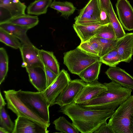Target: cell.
Masks as SVG:
<instances>
[{"instance_id": "36", "label": "cell", "mask_w": 133, "mask_h": 133, "mask_svg": "<svg viewBox=\"0 0 133 133\" xmlns=\"http://www.w3.org/2000/svg\"><path fill=\"white\" fill-rule=\"evenodd\" d=\"M100 24L105 25L110 23L109 15L103 8H100L99 17Z\"/></svg>"}, {"instance_id": "19", "label": "cell", "mask_w": 133, "mask_h": 133, "mask_svg": "<svg viewBox=\"0 0 133 133\" xmlns=\"http://www.w3.org/2000/svg\"><path fill=\"white\" fill-rule=\"evenodd\" d=\"M0 7L7 10L12 17L25 14L26 6L19 0H0Z\"/></svg>"}, {"instance_id": "10", "label": "cell", "mask_w": 133, "mask_h": 133, "mask_svg": "<svg viewBox=\"0 0 133 133\" xmlns=\"http://www.w3.org/2000/svg\"><path fill=\"white\" fill-rule=\"evenodd\" d=\"M119 21L126 30H133V8L128 0H117L116 4Z\"/></svg>"}, {"instance_id": "42", "label": "cell", "mask_w": 133, "mask_h": 133, "mask_svg": "<svg viewBox=\"0 0 133 133\" xmlns=\"http://www.w3.org/2000/svg\"><path fill=\"white\" fill-rule=\"evenodd\" d=\"M27 65L26 63L24 62L23 61L22 65L21 66L23 68H26Z\"/></svg>"}, {"instance_id": "29", "label": "cell", "mask_w": 133, "mask_h": 133, "mask_svg": "<svg viewBox=\"0 0 133 133\" xmlns=\"http://www.w3.org/2000/svg\"><path fill=\"white\" fill-rule=\"evenodd\" d=\"M100 61L110 67L116 66L121 61L118 53L117 48L114 49L100 57Z\"/></svg>"}, {"instance_id": "20", "label": "cell", "mask_w": 133, "mask_h": 133, "mask_svg": "<svg viewBox=\"0 0 133 133\" xmlns=\"http://www.w3.org/2000/svg\"><path fill=\"white\" fill-rule=\"evenodd\" d=\"M39 54L41 60L45 67L58 75L60 71L59 63L53 52L41 49Z\"/></svg>"}, {"instance_id": "34", "label": "cell", "mask_w": 133, "mask_h": 133, "mask_svg": "<svg viewBox=\"0 0 133 133\" xmlns=\"http://www.w3.org/2000/svg\"><path fill=\"white\" fill-rule=\"evenodd\" d=\"M75 24L80 25L99 24V22L91 16L84 13L79 14L75 17Z\"/></svg>"}, {"instance_id": "23", "label": "cell", "mask_w": 133, "mask_h": 133, "mask_svg": "<svg viewBox=\"0 0 133 133\" xmlns=\"http://www.w3.org/2000/svg\"><path fill=\"white\" fill-rule=\"evenodd\" d=\"M50 7L60 12L61 16L66 18L72 14L76 9L71 2L57 1L55 0L52 2Z\"/></svg>"}, {"instance_id": "5", "label": "cell", "mask_w": 133, "mask_h": 133, "mask_svg": "<svg viewBox=\"0 0 133 133\" xmlns=\"http://www.w3.org/2000/svg\"><path fill=\"white\" fill-rule=\"evenodd\" d=\"M4 92L8 108L17 116L30 119L46 128L49 127L50 123L40 117L23 102L17 95L16 91L9 90Z\"/></svg>"}, {"instance_id": "25", "label": "cell", "mask_w": 133, "mask_h": 133, "mask_svg": "<svg viewBox=\"0 0 133 133\" xmlns=\"http://www.w3.org/2000/svg\"><path fill=\"white\" fill-rule=\"evenodd\" d=\"M53 123L55 129L62 133H79V131L72 123L63 116H60L54 121Z\"/></svg>"}, {"instance_id": "21", "label": "cell", "mask_w": 133, "mask_h": 133, "mask_svg": "<svg viewBox=\"0 0 133 133\" xmlns=\"http://www.w3.org/2000/svg\"><path fill=\"white\" fill-rule=\"evenodd\" d=\"M102 63L100 61L93 63L84 69L78 76L87 83L97 80Z\"/></svg>"}, {"instance_id": "14", "label": "cell", "mask_w": 133, "mask_h": 133, "mask_svg": "<svg viewBox=\"0 0 133 133\" xmlns=\"http://www.w3.org/2000/svg\"><path fill=\"white\" fill-rule=\"evenodd\" d=\"M121 62L129 63L133 52V32L126 33L121 38L117 48Z\"/></svg>"}, {"instance_id": "26", "label": "cell", "mask_w": 133, "mask_h": 133, "mask_svg": "<svg viewBox=\"0 0 133 133\" xmlns=\"http://www.w3.org/2000/svg\"><path fill=\"white\" fill-rule=\"evenodd\" d=\"M109 17L110 24L114 29L116 38L120 39L124 37L126 33L117 17L111 2L110 4Z\"/></svg>"}, {"instance_id": "17", "label": "cell", "mask_w": 133, "mask_h": 133, "mask_svg": "<svg viewBox=\"0 0 133 133\" xmlns=\"http://www.w3.org/2000/svg\"><path fill=\"white\" fill-rule=\"evenodd\" d=\"M103 26L99 24L82 25L74 23L73 27L80 39L81 43H82L94 37L97 30Z\"/></svg>"}, {"instance_id": "39", "label": "cell", "mask_w": 133, "mask_h": 133, "mask_svg": "<svg viewBox=\"0 0 133 133\" xmlns=\"http://www.w3.org/2000/svg\"><path fill=\"white\" fill-rule=\"evenodd\" d=\"M6 104L2 95L1 92L0 93V109L2 107H4Z\"/></svg>"}, {"instance_id": "31", "label": "cell", "mask_w": 133, "mask_h": 133, "mask_svg": "<svg viewBox=\"0 0 133 133\" xmlns=\"http://www.w3.org/2000/svg\"><path fill=\"white\" fill-rule=\"evenodd\" d=\"M97 38L101 46L100 57L110 51L116 48L121 38L111 39Z\"/></svg>"}, {"instance_id": "2", "label": "cell", "mask_w": 133, "mask_h": 133, "mask_svg": "<svg viewBox=\"0 0 133 133\" xmlns=\"http://www.w3.org/2000/svg\"><path fill=\"white\" fill-rule=\"evenodd\" d=\"M103 84L107 87V90L95 98L79 104L88 109L115 110L131 95L132 89L123 87L113 81Z\"/></svg>"}, {"instance_id": "27", "label": "cell", "mask_w": 133, "mask_h": 133, "mask_svg": "<svg viewBox=\"0 0 133 133\" xmlns=\"http://www.w3.org/2000/svg\"><path fill=\"white\" fill-rule=\"evenodd\" d=\"M100 8L98 0H89L80 10L79 14L84 13L91 16L99 22Z\"/></svg>"}, {"instance_id": "41", "label": "cell", "mask_w": 133, "mask_h": 133, "mask_svg": "<svg viewBox=\"0 0 133 133\" xmlns=\"http://www.w3.org/2000/svg\"><path fill=\"white\" fill-rule=\"evenodd\" d=\"M0 133H9V132L4 128L0 126Z\"/></svg>"}, {"instance_id": "22", "label": "cell", "mask_w": 133, "mask_h": 133, "mask_svg": "<svg viewBox=\"0 0 133 133\" xmlns=\"http://www.w3.org/2000/svg\"><path fill=\"white\" fill-rule=\"evenodd\" d=\"M52 2V0H36L31 3L27 7V13L36 15L45 14Z\"/></svg>"}, {"instance_id": "18", "label": "cell", "mask_w": 133, "mask_h": 133, "mask_svg": "<svg viewBox=\"0 0 133 133\" xmlns=\"http://www.w3.org/2000/svg\"><path fill=\"white\" fill-rule=\"evenodd\" d=\"M39 22V19L37 16H33L25 14L14 17H10L0 22V23H10L29 29L37 25Z\"/></svg>"}, {"instance_id": "7", "label": "cell", "mask_w": 133, "mask_h": 133, "mask_svg": "<svg viewBox=\"0 0 133 133\" xmlns=\"http://www.w3.org/2000/svg\"><path fill=\"white\" fill-rule=\"evenodd\" d=\"M71 80L67 71L63 69L53 83L42 92L50 107L54 105L57 97Z\"/></svg>"}, {"instance_id": "6", "label": "cell", "mask_w": 133, "mask_h": 133, "mask_svg": "<svg viewBox=\"0 0 133 133\" xmlns=\"http://www.w3.org/2000/svg\"><path fill=\"white\" fill-rule=\"evenodd\" d=\"M21 99L40 117L50 122V107L42 92L24 91L20 89L16 91Z\"/></svg>"}, {"instance_id": "28", "label": "cell", "mask_w": 133, "mask_h": 133, "mask_svg": "<svg viewBox=\"0 0 133 133\" xmlns=\"http://www.w3.org/2000/svg\"><path fill=\"white\" fill-rule=\"evenodd\" d=\"M0 41L6 45L15 49L20 48L22 44L18 39L0 28Z\"/></svg>"}, {"instance_id": "43", "label": "cell", "mask_w": 133, "mask_h": 133, "mask_svg": "<svg viewBox=\"0 0 133 133\" xmlns=\"http://www.w3.org/2000/svg\"></svg>"}, {"instance_id": "40", "label": "cell", "mask_w": 133, "mask_h": 133, "mask_svg": "<svg viewBox=\"0 0 133 133\" xmlns=\"http://www.w3.org/2000/svg\"><path fill=\"white\" fill-rule=\"evenodd\" d=\"M129 129L131 133H133V113L130 119Z\"/></svg>"}, {"instance_id": "30", "label": "cell", "mask_w": 133, "mask_h": 133, "mask_svg": "<svg viewBox=\"0 0 133 133\" xmlns=\"http://www.w3.org/2000/svg\"><path fill=\"white\" fill-rule=\"evenodd\" d=\"M8 57L5 49L0 48V84L3 82L8 70Z\"/></svg>"}, {"instance_id": "4", "label": "cell", "mask_w": 133, "mask_h": 133, "mask_svg": "<svg viewBox=\"0 0 133 133\" xmlns=\"http://www.w3.org/2000/svg\"><path fill=\"white\" fill-rule=\"evenodd\" d=\"M133 113V96H131L114 111L108 124L115 133H131L130 120Z\"/></svg>"}, {"instance_id": "12", "label": "cell", "mask_w": 133, "mask_h": 133, "mask_svg": "<svg viewBox=\"0 0 133 133\" xmlns=\"http://www.w3.org/2000/svg\"><path fill=\"white\" fill-rule=\"evenodd\" d=\"M49 131L35 121L27 118L17 116L15 120L12 133H47Z\"/></svg>"}, {"instance_id": "32", "label": "cell", "mask_w": 133, "mask_h": 133, "mask_svg": "<svg viewBox=\"0 0 133 133\" xmlns=\"http://www.w3.org/2000/svg\"><path fill=\"white\" fill-rule=\"evenodd\" d=\"M0 125L5 128L9 133H12L15 123L12 121L5 109L4 107L0 109Z\"/></svg>"}, {"instance_id": "33", "label": "cell", "mask_w": 133, "mask_h": 133, "mask_svg": "<svg viewBox=\"0 0 133 133\" xmlns=\"http://www.w3.org/2000/svg\"><path fill=\"white\" fill-rule=\"evenodd\" d=\"M94 37L111 39H116L114 29L110 23L99 29Z\"/></svg>"}, {"instance_id": "9", "label": "cell", "mask_w": 133, "mask_h": 133, "mask_svg": "<svg viewBox=\"0 0 133 133\" xmlns=\"http://www.w3.org/2000/svg\"><path fill=\"white\" fill-rule=\"evenodd\" d=\"M107 90L106 86L98 80L87 83L76 97L74 102L78 104L84 103L95 98Z\"/></svg>"}, {"instance_id": "35", "label": "cell", "mask_w": 133, "mask_h": 133, "mask_svg": "<svg viewBox=\"0 0 133 133\" xmlns=\"http://www.w3.org/2000/svg\"><path fill=\"white\" fill-rule=\"evenodd\" d=\"M94 133H115L114 131L105 121L94 132Z\"/></svg>"}, {"instance_id": "3", "label": "cell", "mask_w": 133, "mask_h": 133, "mask_svg": "<svg viewBox=\"0 0 133 133\" xmlns=\"http://www.w3.org/2000/svg\"><path fill=\"white\" fill-rule=\"evenodd\" d=\"M100 61V57L88 53L78 46L64 53V64L71 73L78 76L87 67Z\"/></svg>"}, {"instance_id": "24", "label": "cell", "mask_w": 133, "mask_h": 133, "mask_svg": "<svg viewBox=\"0 0 133 133\" xmlns=\"http://www.w3.org/2000/svg\"><path fill=\"white\" fill-rule=\"evenodd\" d=\"M78 47L88 53L100 57L101 46L96 37H94L88 41L81 43Z\"/></svg>"}, {"instance_id": "15", "label": "cell", "mask_w": 133, "mask_h": 133, "mask_svg": "<svg viewBox=\"0 0 133 133\" xmlns=\"http://www.w3.org/2000/svg\"><path fill=\"white\" fill-rule=\"evenodd\" d=\"M35 68L26 69L29 81L38 91L43 92L47 88L46 75L42 69Z\"/></svg>"}, {"instance_id": "11", "label": "cell", "mask_w": 133, "mask_h": 133, "mask_svg": "<svg viewBox=\"0 0 133 133\" xmlns=\"http://www.w3.org/2000/svg\"><path fill=\"white\" fill-rule=\"evenodd\" d=\"M23 61L27 64L26 69L37 68L45 71V66L41 59L39 49L34 45L22 44L19 48Z\"/></svg>"}, {"instance_id": "37", "label": "cell", "mask_w": 133, "mask_h": 133, "mask_svg": "<svg viewBox=\"0 0 133 133\" xmlns=\"http://www.w3.org/2000/svg\"><path fill=\"white\" fill-rule=\"evenodd\" d=\"M45 72L48 88L54 81L58 75L45 67Z\"/></svg>"}, {"instance_id": "13", "label": "cell", "mask_w": 133, "mask_h": 133, "mask_svg": "<svg viewBox=\"0 0 133 133\" xmlns=\"http://www.w3.org/2000/svg\"><path fill=\"white\" fill-rule=\"evenodd\" d=\"M105 73L112 81L123 87L133 90V77L124 70L116 66L110 67Z\"/></svg>"}, {"instance_id": "38", "label": "cell", "mask_w": 133, "mask_h": 133, "mask_svg": "<svg viewBox=\"0 0 133 133\" xmlns=\"http://www.w3.org/2000/svg\"><path fill=\"white\" fill-rule=\"evenodd\" d=\"M100 8L104 9L109 15L110 0H98Z\"/></svg>"}, {"instance_id": "16", "label": "cell", "mask_w": 133, "mask_h": 133, "mask_svg": "<svg viewBox=\"0 0 133 133\" xmlns=\"http://www.w3.org/2000/svg\"><path fill=\"white\" fill-rule=\"evenodd\" d=\"M0 28L19 39L22 44L34 45L27 36L28 28L9 23H0Z\"/></svg>"}, {"instance_id": "8", "label": "cell", "mask_w": 133, "mask_h": 133, "mask_svg": "<svg viewBox=\"0 0 133 133\" xmlns=\"http://www.w3.org/2000/svg\"><path fill=\"white\" fill-rule=\"evenodd\" d=\"M87 84L82 79L71 80L57 97L54 105L57 104L61 107L72 103L81 90Z\"/></svg>"}, {"instance_id": "1", "label": "cell", "mask_w": 133, "mask_h": 133, "mask_svg": "<svg viewBox=\"0 0 133 133\" xmlns=\"http://www.w3.org/2000/svg\"><path fill=\"white\" fill-rule=\"evenodd\" d=\"M59 112L68 116L82 133H92L111 116L115 110L88 109L74 102L60 107Z\"/></svg>"}]
</instances>
